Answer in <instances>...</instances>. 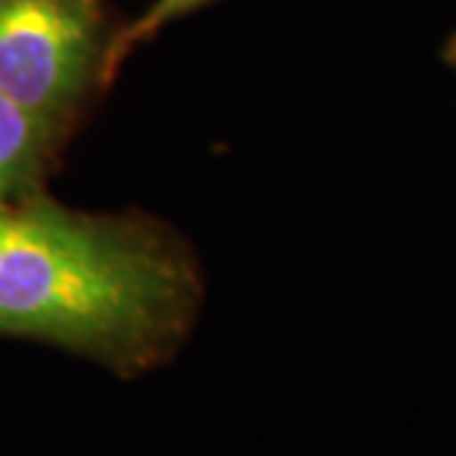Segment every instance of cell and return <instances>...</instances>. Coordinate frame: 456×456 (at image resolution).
Listing matches in <instances>:
<instances>
[{
  "label": "cell",
  "mask_w": 456,
  "mask_h": 456,
  "mask_svg": "<svg viewBox=\"0 0 456 456\" xmlns=\"http://www.w3.org/2000/svg\"><path fill=\"white\" fill-rule=\"evenodd\" d=\"M206 3L208 0H152V5L147 8L142 16L132 20L130 26H125L114 38L107 41V49H104V56H102V69H99L102 82H112L114 71L130 59L132 51L147 44V41H152L167 23L188 16L191 11H196Z\"/></svg>",
  "instance_id": "cell-3"
},
{
  "label": "cell",
  "mask_w": 456,
  "mask_h": 456,
  "mask_svg": "<svg viewBox=\"0 0 456 456\" xmlns=\"http://www.w3.org/2000/svg\"><path fill=\"white\" fill-rule=\"evenodd\" d=\"M59 130L0 94V206L38 196Z\"/></svg>",
  "instance_id": "cell-2"
},
{
  "label": "cell",
  "mask_w": 456,
  "mask_h": 456,
  "mask_svg": "<svg viewBox=\"0 0 456 456\" xmlns=\"http://www.w3.org/2000/svg\"><path fill=\"white\" fill-rule=\"evenodd\" d=\"M104 49L99 0H0V94L56 130Z\"/></svg>",
  "instance_id": "cell-1"
},
{
  "label": "cell",
  "mask_w": 456,
  "mask_h": 456,
  "mask_svg": "<svg viewBox=\"0 0 456 456\" xmlns=\"http://www.w3.org/2000/svg\"><path fill=\"white\" fill-rule=\"evenodd\" d=\"M446 59H449V64L456 69V33L454 38L449 41V46H446Z\"/></svg>",
  "instance_id": "cell-4"
}]
</instances>
